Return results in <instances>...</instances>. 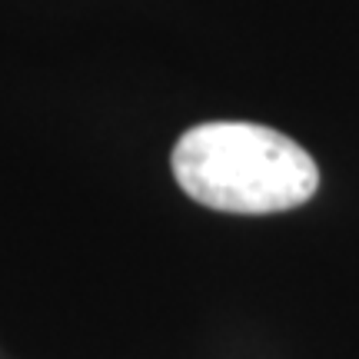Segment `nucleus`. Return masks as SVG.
Instances as JSON below:
<instances>
[{
  "instance_id": "1",
  "label": "nucleus",
  "mask_w": 359,
  "mask_h": 359,
  "mask_svg": "<svg viewBox=\"0 0 359 359\" xmlns=\"http://www.w3.org/2000/svg\"><path fill=\"white\" fill-rule=\"evenodd\" d=\"M170 170L196 203L240 217L296 210L320 190V167L299 143L243 120L190 127L170 154Z\"/></svg>"
}]
</instances>
